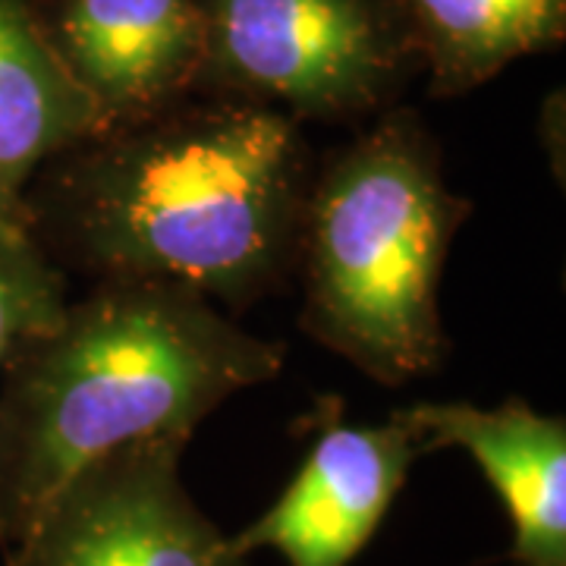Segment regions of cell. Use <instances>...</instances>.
Wrapping results in <instances>:
<instances>
[{"instance_id":"3","label":"cell","mask_w":566,"mask_h":566,"mask_svg":"<svg viewBox=\"0 0 566 566\" xmlns=\"http://www.w3.org/2000/svg\"><path fill=\"white\" fill-rule=\"evenodd\" d=\"M469 211L416 111L371 117L315 164L293 271L300 327L387 387L434 375L447 356L438 290Z\"/></svg>"},{"instance_id":"5","label":"cell","mask_w":566,"mask_h":566,"mask_svg":"<svg viewBox=\"0 0 566 566\" xmlns=\"http://www.w3.org/2000/svg\"><path fill=\"white\" fill-rule=\"evenodd\" d=\"M186 444L148 438L85 465L3 554L7 566H245L182 485Z\"/></svg>"},{"instance_id":"8","label":"cell","mask_w":566,"mask_h":566,"mask_svg":"<svg viewBox=\"0 0 566 566\" xmlns=\"http://www.w3.org/2000/svg\"><path fill=\"white\" fill-rule=\"evenodd\" d=\"M424 450L460 447L485 472L513 523L510 560L566 566V422L523 400L494 409L416 403L403 409Z\"/></svg>"},{"instance_id":"7","label":"cell","mask_w":566,"mask_h":566,"mask_svg":"<svg viewBox=\"0 0 566 566\" xmlns=\"http://www.w3.org/2000/svg\"><path fill=\"white\" fill-rule=\"evenodd\" d=\"M44 10L104 129L148 120L192 95L202 51L196 0H44Z\"/></svg>"},{"instance_id":"9","label":"cell","mask_w":566,"mask_h":566,"mask_svg":"<svg viewBox=\"0 0 566 566\" xmlns=\"http://www.w3.org/2000/svg\"><path fill=\"white\" fill-rule=\"evenodd\" d=\"M102 129L98 107L51 35L44 0H0V214L25 223L35 174Z\"/></svg>"},{"instance_id":"10","label":"cell","mask_w":566,"mask_h":566,"mask_svg":"<svg viewBox=\"0 0 566 566\" xmlns=\"http://www.w3.org/2000/svg\"><path fill=\"white\" fill-rule=\"evenodd\" d=\"M431 98H460L566 39V0H394Z\"/></svg>"},{"instance_id":"2","label":"cell","mask_w":566,"mask_h":566,"mask_svg":"<svg viewBox=\"0 0 566 566\" xmlns=\"http://www.w3.org/2000/svg\"><path fill=\"white\" fill-rule=\"evenodd\" d=\"M286 346L167 281H95L0 365V547L20 545L85 465L182 438L240 390L277 378Z\"/></svg>"},{"instance_id":"11","label":"cell","mask_w":566,"mask_h":566,"mask_svg":"<svg viewBox=\"0 0 566 566\" xmlns=\"http://www.w3.org/2000/svg\"><path fill=\"white\" fill-rule=\"evenodd\" d=\"M66 303V274L25 223L0 214V365L25 337L57 324Z\"/></svg>"},{"instance_id":"1","label":"cell","mask_w":566,"mask_h":566,"mask_svg":"<svg viewBox=\"0 0 566 566\" xmlns=\"http://www.w3.org/2000/svg\"><path fill=\"white\" fill-rule=\"evenodd\" d=\"M315 155L300 123L189 95L41 167L25 227L92 281H167L245 308L296 271Z\"/></svg>"},{"instance_id":"4","label":"cell","mask_w":566,"mask_h":566,"mask_svg":"<svg viewBox=\"0 0 566 566\" xmlns=\"http://www.w3.org/2000/svg\"><path fill=\"white\" fill-rule=\"evenodd\" d=\"M192 95L305 120L378 117L422 73L394 0H196Z\"/></svg>"},{"instance_id":"6","label":"cell","mask_w":566,"mask_h":566,"mask_svg":"<svg viewBox=\"0 0 566 566\" xmlns=\"http://www.w3.org/2000/svg\"><path fill=\"white\" fill-rule=\"evenodd\" d=\"M315 424V441L281 497L233 535L243 557L268 547L290 566H349L428 453L403 409L385 424H346L337 400H322Z\"/></svg>"}]
</instances>
